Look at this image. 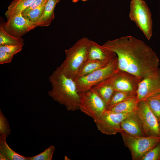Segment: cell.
<instances>
[{
  "mask_svg": "<svg viewBox=\"0 0 160 160\" xmlns=\"http://www.w3.org/2000/svg\"><path fill=\"white\" fill-rule=\"evenodd\" d=\"M102 45L116 54L119 69L142 79L159 68V59L156 53L143 41L132 36L108 40Z\"/></svg>",
  "mask_w": 160,
  "mask_h": 160,
  "instance_id": "1",
  "label": "cell"
},
{
  "mask_svg": "<svg viewBox=\"0 0 160 160\" xmlns=\"http://www.w3.org/2000/svg\"><path fill=\"white\" fill-rule=\"evenodd\" d=\"M52 89L48 95L67 111L79 110L80 98L74 80L66 77L57 67L49 77Z\"/></svg>",
  "mask_w": 160,
  "mask_h": 160,
  "instance_id": "2",
  "label": "cell"
},
{
  "mask_svg": "<svg viewBox=\"0 0 160 160\" xmlns=\"http://www.w3.org/2000/svg\"><path fill=\"white\" fill-rule=\"evenodd\" d=\"M90 41L86 37H83L65 50V59L58 68L67 77L73 80L80 67L87 60V48Z\"/></svg>",
  "mask_w": 160,
  "mask_h": 160,
  "instance_id": "3",
  "label": "cell"
},
{
  "mask_svg": "<svg viewBox=\"0 0 160 160\" xmlns=\"http://www.w3.org/2000/svg\"><path fill=\"white\" fill-rule=\"evenodd\" d=\"M129 16L149 40L152 35V14L145 2L143 0H132Z\"/></svg>",
  "mask_w": 160,
  "mask_h": 160,
  "instance_id": "4",
  "label": "cell"
},
{
  "mask_svg": "<svg viewBox=\"0 0 160 160\" xmlns=\"http://www.w3.org/2000/svg\"><path fill=\"white\" fill-rule=\"evenodd\" d=\"M120 133L124 145L130 152L133 160H141L160 142V136H133L123 131Z\"/></svg>",
  "mask_w": 160,
  "mask_h": 160,
  "instance_id": "5",
  "label": "cell"
},
{
  "mask_svg": "<svg viewBox=\"0 0 160 160\" xmlns=\"http://www.w3.org/2000/svg\"><path fill=\"white\" fill-rule=\"evenodd\" d=\"M119 69L117 57L105 67L86 76L75 78L73 80L78 92H83L90 89L93 86L108 78Z\"/></svg>",
  "mask_w": 160,
  "mask_h": 160,
  "instance_id": "6",
  "label": "cell"
},
{
  "mask_svg": "<svg viewBox=\"0 0 160 160\" xmlns=\"http://www.w3.org/2000/svg\"><path fill=\"white\" fill-rule=\"evenodd\" d=\"M79 93V110L94 120L99 118L106 110V103L92 89Z\"/></svg>",
  "mask_w": 160,
  "mask_h": 160,
  "instance_id": "7",
  "label": "cell"
},
{
  "mask_svg": "<svg viewBox=\"0 0 160 160\" xmlns=\"http://www.w3.org/2000/svg\"><path fill=\"white\" fill-rule=\"evenodd\" d=\"M131 112L116 113L105 110L99 118L94 121L100 132L107 135H115L123 131L121 128V123Z\"/></svg>",
  "mask_w": 160,
  "mask_h": 160,
  "instance_id": "8",
  "label": "cell"
},
{
  "mask_svg": "<svg viewBox=\"0 0 160 160\" xmlns=\"http://www.w3.org/2000/svg\"><path fill=\"white\" fill-rule=\"evenodd\" d=\"M115 91L137 93L142 79L132 73L119 69L107 78Z\"/></svg>",
  "mask_w": 160,
  "mask_h": 160,
  "instance_id": "9",
  "label": "cell"
},
{
  "mask_svg": "<svg viewBox=\"0 0 160 160\" xmlns=\"http://www.w3.org/2000/svg\"><path fill=\"white\" fill-rule=\"evenodd\" d=\"M145 136H160L159 122L145 100L138 102L136 109Z\"/></svg>",
  "mask_w": 160,
  "mask_h": 160,
  "instance_id": "10",
  "label": "cell"
},
{
  "mask_svg": "<svg viewBox=\"0 0 160 160\" xmlns=\"http://www.w3.org/2000/svg\"><path fill=\"white\" fill-rule=\"evenodd\" d=\"M160 96V69L143 79L140 82L137 92L138 103L148 98Z\"/></svg>",
  "mask_w": 160,
  "mask_h": 160,
  "instance_id": "11",
  "label": "cell"
},
{
  "mask_svg": "<svg viewBox=\"0 0 160 160\" xmlns=\"http://www.w3.org/2000/svg\"><path fill=\"white\" fill-rule=\"evenodd\" d=\"M2 24L7 32L14 36L21 37L31 30L33 23L23 17L21 13L12 16Z\"/></svg>",
  "mask_w": 160,
  "mask_h": 160,
  "instance_id": "12",
  "label": "cell"
},
{
  "mask_svg": "<svg viewBox=\"0 0 160 160\" xmlns=\"http://www.w3.org/2000/svg\"><path fill=\"white\" fill-rule=\"evenodd\" d=\"M117 57L114 52L90 40L87 48V60L109 63Z\"/></svg>",
  "mask_w": 160,
  "mask_h": 160,
  "instance_id": "13",
  "label": "cell"
},
{
  "mask_svg": "<svg viewBox=\"0 0 160 160\" xmlns=\"http://www.w3.org/2000/svg\"><path fill=\"white\" fill-rule=\"evenodd\" d=\"M122 130L133 136H145L142 123L136 110L130 113L122 121L121 124Z\"/></svg>",
  "mask_w": 160,
  "mask_h": 160,
  "instance_id": "14",
  "label": "cell"
},
{
  "mask_svg": "<svg viewBox=\"0 0 160 160\" xmlns=\"http://www.w3.org/2000/svg\"><path fill=\"white\" fill-rule=\"evenodd\" d=\"M60 0H47L44 12L39 20L32 25L31 30L37 27L49 26L55 18L54 9Z\"/></svg>",
  "mask_w": 160,
  "mask_h": 160,
  "instance_id": "15",
  "label": "cell"
},
{
  "mask_svg": "<svg viewBox=\"0 0 160 160\" xmlns=\"http://www.w3.org/2000/svg\"><path fill=\"white\" fill-rule=\"evenodd\" d=\"M6 138L0 136V160H29V157L21 155L12 149L6 142Z\"/></svg>",
  "mask_w": 160,
  "mask_h": 160,
  "instance_id": "16",
  "label": "cell"
},
{
  "mask_svg": "<svg viewBox=\"0 0 160 160\" xmlns=\"http://www.w3.org/2000/svg\"><path fill=\"white\" fill-rule=\"evenodd\" d=\"M91 89L103 99L106 105L115 91L107 79L96 84Z\"/></svg>",
  "mask_w": 160,
  "mask_h": 160,
  "instance_id": "17",
  "label": "cell"
},
{
  "mask_svg": "<svg viewBox=\"0 0 160 160\" xmlns=\"http://www.w3.org/2000/svg\"><path fill=\"white\" fill-rule=\"evenodd\" d=\"M138 103L135 97L121 102L106 110L116 113H130L136 110Z\"/></svg>",
  "mask_w": 160,
  "mask_h": 160,
  "instance_id": "18",
  "label": "cell"
},
{
  "mask_svg": "<svg viewBox=\"0 0 160 160\" xmlns=\"http://www.w3.org/2000/svg\"><path fill=\"white\" fill-rule=\"evenodd\" d=\"M35 0H14L10 4L5 13L7 19L21 13Z\"/></svg>",
  "mask_w": 160,
  "mask_h": 160,
  "instance_id": "19",
  "label": "cell"
},
{
  "mask_svg": "<svg viewBox=\"0 0 160 160\" xmlns=\"http://www.w3.org/2000/svg\"><path fill=\"white\" fill-rule=\"evenodd\" d=\"M109 63L87 60L79 69L75 78L87 75L97 70L105 67Z\"/></svg>",
  "mask_w": 160,
  "mask_h": 160,
  "instance_id": "20",
  "label": "cell"
},
{
  "mask_svg": "<svg viewBox=\"0 0 160 160\" xmlns=\"http://www.w3.org/2000/svg\"><path fill=\"white\" fill-rule=\"evenodd\" d=\"M24 40L21 37L12 35L7 32L3 28L2 24L0 26V45H15L23 46Z\"/></svg>",
  "mask_w": 160,
  "mask_h": 160,
  "instance_id": "21",
  "label": "cell"
},
{
  "mask_svg": "<svg viewBox=\"0 0 160 160\" xmlns=\"http://www.w3.org/2000/svg\"><path fill=\"white\" fill-rule=\"evenodd\" d=\"M136 96L137 93L115 91L106 105V110L121 102Z\"/></svg>",
  "mask_w": 160,
  "mask_h": 160,
  "instance_id": "22",
  "label": "cell"
},
{
  "mask_svg": "<svg viewBox=\"0 0 160 160\" xmlns=\"http://www.w3.org/2000/svg\"><path fill=\"white\" fill-rule=\"evenodd\" d=\"M47 1V0L45 1L39 6L28 12L24 14L21 13L22 15L28 19L33 25L37 21L41 16Z\"/></svg>",
  "mask_w": 160,
  "mask_h": 160,
  "instance_id": "23",
  "label": "cell"
},
{
  "mask_svg": "<svg viewBox=\"0 0 160 160\" xmlns=\"http://www.w3.org/2000/svg\"><path fill=\"white\" fill-rule=\"evenodd\" d=\"M145 101L158 122H160V96L150 97Z\"/></svg>",
  "mask_w": 160,
  "mask_h": 160,
  "instance_id": "24",
  "label": "cell"
},
{
  "mask_svg": "<svg viewBox=\"0 0 160 160\" xmlns=\"http://www.w3.org/2000/svg\"><path fill=\"white\" fill-rule=\"evenodd\" d=\"M55 147L51 145L44 151L32 157H29V160H52L55 150Z\"/></svg>",
  "mask_w": 160,
  "mask_h": 160,
  "instance_id": "25",
  "label": "cell"
},
{
  "mask_svg": "<svg viewBox=\"0 0 160 160\" xmlns=\"http://www.w3.org/2000/svg\"><path fill=\"white\" fill-rule=\"evenodd\" d=\"M10 133L8 122L0 109V136L7 137Z\"/></svg>",
  "mask_w": 160,
  "mask_h": 160,
  "instance_id": "26",
  "label": "cell"
},
{
  "mask_svg": "<svg viewBox=\"0 0 160 160\" xmlns=\"http://www.w3.org/2000/svg\"><path fill=\"white\" fill-rule=\"evenodd\" d=\"M141 160H160V142L146 154Z\"/></svg>",
  "mask_w": 160,
  "mask_h": 160,
  "instance_id": "27",
  "label": "cell"
},
{
  "mask_svg": "<svg viewBox=\"0 0 160 160\" xmlns=\"http://www.w3.org/2000/svg\"><path fill=\"white\" fill-rule=\"evenodd\" d=\"M23 47L20 45H0V51L14 55L21 51Z\"/></svg>",
  "mask_w": 160,
  "mask_h": 160,
  "instance_id": "28",
  "label": "cell"
},
{
  "mask_svg": "<svg viewBox=\"0 0 160 160\" xmlns=\"http://www.w3.org/2000/svg\"><path fill=\"white\" fill-rule=\"evenodd\" d=\"M14 55L6 52L0 51V64L2 65L10 63Z\"/></svg>",
  "mask_w": 160,
  "mask_h": 160,
  "instance_id": "29",
  "label": "cell"
},
{
  "mask_svg": "<svg viewBox=\"0 0 160 160\" xmlns=\"http://www.w3.org/2000/svg\"><path fill=\"white\" fill-rule=\"evenodd\" d=\"M46 0H35L21 13L24 14L28 12L39 7Z\"/></svg>",
  "mask_w": 160,
  "mask_h": 160,
  "instance_id": "30",
  "label": "cell"
},
{
  "mask_svg": "<svg viewBox=\"0 0 160 160\" xmlns=\"http://www.w3.org/2000/svg\"><path fill=\"white\" fill-rule=\"evenodd\" d=\"M88 0H72V2L73 3H77V2H78L79 1H85Z\"/></svg>",
  "mask_w": 160,
  "mask_h": 160,
  "instance_id": "31",
  "label": "cell"
},
{
  "mask_svg": "<svg viewBox=\"0 0 160 160\" xmlns=\"http://www.w3.org/2000/svg\"><path fill=\"white\" fill-rule=\"evenodd\" d=\"M159 135H160V122H159Z\"/></svg>",
  "mask_w": 160,
  "mask_h": 160,
  "instance_id": "32",
  "label": "cell"
},
{
  "mask_svg": "<svg viewBox=\"0 0 160 160\" xmlns=\"http://www.w3.org/2000/svg\"></svg>",
  "mask_w": 160,
  "mask_h": 160,
  "instance_id": "33",
  "label": "cell"
}]
</instances>
